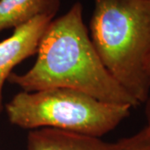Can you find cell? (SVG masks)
<instances>
[{"mask_svg":"<svg viewBox=\"0 0 150 150\" xmlns=\"http://www.w3.org/2000/svg\"><path fill=\"white\" fill-rule=\"evenodd\" d=\"M36 54V62L28 72L12 73L8 78L23 91L69 88L103 102L131 108L139 104L103 64L84 24L79 2L48 23Z\"/></svg>","mask_w":150,"mask_h":150,"instance_id":"1","label":"cell"},{"mask_svg":"<svg viewBox=\"0 0 150 150\" xmlns=\"http://www.w3.org/2000/svg\"><path fill=\"white\" fill-rule=\"evenodd\" d=\"M110 144L83 134L43 128L31 130L27 139V150H113Z\"/></svg>","mask_w":150,"mask_h":150,"instance_id":"5","label":"cell"},{"mask_svg":"<svg viewBox=\"0 0 150 150\" xmlns=\"http://www.w3.org/2000/svg\"><path fill=\"white\" fill-rule=\"evenodd\" d=\"M130 108L69 88L22 91L5 106L9 122L22 129L48 128L95 138L115 129Z\"/></svg>","mask_w":150,"mask_h":150,"instance_id":"3","label":"cell"},{"mask_svg":"<svg viewBox=\"0 0 150 150\" xmlns=\"http://www.w3.org/2000/svg\"><path fill=\"white\" fill-rule=\"evenodd\" d=\"M145 103V115L147 118V121H148V125L147 128L150 130V95L148 98V99L146 100Z\"/></svg>","mask_w":150,"mask_h":150,"instance_id":"8","label":"cell"},{"mask_svg":"<svg viewBox=\"0 0 150 150\" xmlns=\"http://www.w3.org/2000/svg\"><path fill=\"white\" fill-rule=\"evenodd\" d=\"M60 0H0V32L19 27L40 15L54 18Z\"/></svg>","mask_w":150,"mask_h":150,"instance_id":"6","label":"cell"},{"mask_svg":"<svg viewBox=\"0 0 150 150\" xmlns=\"http://www.w3.org/2000/svg\"><path fill=\"white\" fill-rule=\"evenodd\" d=\"M54 18L40 15L14 28L10 37L0 42V113L4 110L3 88L15 66L37 53L40 38Z\"/></svg>","mask_w":150,"mask_h":150,"instance_id":"4","label":"cell"},{"mask_svg":"<svg viewBox=\"0 0 150 150\" xmlns=\"http://www.w3.org/2000/svg\"><path fill=\"white\" fill-rule=\"evenodd\" d=\"M113 150H150V130L147 127L139 133L114 143Z\"/></svg>","mask_w":150,"mask_h":150,"instance_id":"7","label":"cell"},{"mask_svg":"<svg viewBox=\"0 0 150 150\" xmlns=\"http://www.w3.org/2000/svg\"><path fill=\"white\" fill-rule=\"evenodd\" d=\"M90 38L103 64L139 103L150 93V0H94Z\"/></svg>","mask_w":150,"mask_h":150,"instance_id":"2","label":"cell"},{"mask_svg":"<svg viewBox=\"0 0 150 150\" xmlns=\"http://www.w3.org/2000/svg\"><path fill=\"white\" fill-rule=\"evenodd\" d=\"M145 69H146V74H147V76H148V78H149V79L150 82V55L149 56L148 59H147Z\"/></svg>","mask_w":150,"mask_h":150,"instance_id":"9","label":"cell"}]
</instances>
